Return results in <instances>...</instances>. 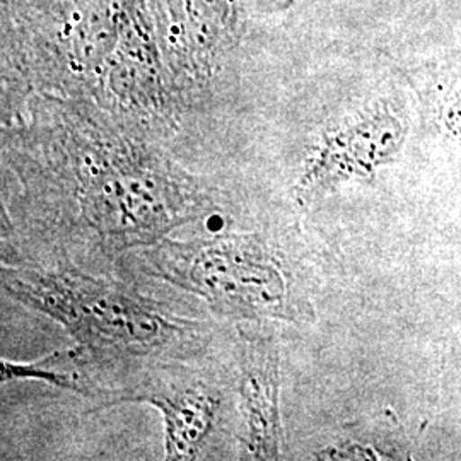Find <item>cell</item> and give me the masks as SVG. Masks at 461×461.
Returning <instances> with one entry per match:
<instances>
[{"instance_id":"1","label":"cell","mask_w":461,"mask_h":461,"mask_svg":"<svg viewBox=\"0 0 461 461\" xmlns=\"http://www.w3.org/2000/svg\"><path fill=\"white\" fill-rule=\"evenodd\" d=\"M2 150L23 217L101 257L150 247L215 211L195 176L93 99L30 96Z\"/></svg>"},{"instance_id":"2","label":"cell","mask_w":461,"mask_h":461,"mask_svg":"<svg viewBox=\"0 0 461 461\" xmlns=\"http://www.w3.org/2000/svg\"><path fill=\"white\" fill-rule=\"evenodd\" d=\"M4 59L24 95L96 101L149 0H5Z\"/></svg>"},{"instance_id":"3","label":"cell","mask_w":461,"mask_h":461,"mask_svg":"<svg viewBox=\"0 0 461 461\" xmlns=\"http://www.w3.org/2000/svg\"><path fill=\"white\" fill-rule=\"evenodd\" d=\"M2 289L62 325L87 356L146 357L198 346L202 323L167 313L116 280L68 264L2 267Z\"/></svg>"},{"instance_id":"4","label":"cell","mask_w":461,"mask_h":461,"mask_svg":"<svg viewBox=\"0 0 461 461\" xmlns=\"http://www.w3.org/2000/svg\"><path fill=\"white\" fill-rule=\"evenodd\" d=\"M142 270L203 299L236 320L306 316L282 253L257 232H221L197 240L163 238L139 255Z\"/></svg>"},{"instance_id":"5","label":"cell","mask_w":461,"mask_h":461,"mask_svg":"<svg viewBox=\"0 0 461 461\" xmlns=\"http://www.w3.org/2000/svg\"><path fill=\"white\" fill-rule=\"evenodd\" d=\"M156 40L180 104L205 93L238 43L245 0H149Z\"/></svg>"},{"instance_id":"6","label":"cell","mask_w":461,"mask_h":461,"mask_svg":"<svg viewBox=\"0 0 461 461\" xmlns=\"http://www.w3.org/2000/svg\"><path fill=\"white\" fill-rule=\"evenodd\" d=\"M146 403L163 417L165 460L202 458L222 424L226 398L211 381L194 373H163L129 392L112 396L101 409Z\"/></svg>"},{"instance_id":"7","label":"cell","mask_w":461,"mask_h":461,"mask_svg":"<svg viewBox=\"0 0 461 461\" xmlns=\"http://www.w3.org/2000/svg\"><path fill=\"white\" fill-rule=\"evenodd\" d=\"M402 137V125L392 112L376 104L323 133L320 146L304 167L297 198L313 194L352 176H366L388 161Z\"/></svg>"},{"instance_id":"8","label":"cell","mask_w":461,"mask_h":461,"mask_svg":"<svg viewBox=\"0 0 461 461\" xmlns=\"http://www.w3.org/2000/svg\"><path fill=\"white\" fill-rule=\"evenodd\" d=\"M238 413V456L241 460H279L284 445L279 347L264 335L247 337L241 344Z\"/></svg>"},{"instance_id":"9","label":"cell","mask_w":461,"mask_h":461,"mask_svg":"<svg viewBox=\"0 0 461 461\" xmlns=\"http://www.w3.org/2000/svg\"><path fill=\"white\" fill-rule=\"evenodd\" d=\"M87 352L83 347H72L67 350H57L47 354L45 357L34 363H14L11 359H0V381L2 384L11 381H43L59 390H66L70 393L91 395L93 390L84 383L79 366Z\"/></svg>"},{"instance_id":"10","label":"cell","mask_w":461,"mask_h":461,"mask_svg":"<svg viewBox=\"0 0 461 461\" xmlns=\"http://www.w3.org/2000/svg\"><path fill=\"white\" fill-rule=\"evenodd\" d=\"M436 81L449 103L451 120L461 122V49L446 55L436 64Z\"/></svg>"},{"instance_id":"11","label":"cell","mask_w":461,"mask_h":461,"mask_svg":"<svg viewBox=\"0 0 461 461\" xmlns=\"http://www.w3.org/2000/svg\"><path fill=\"white\" fill-rule=\"evenodd\" d=\"M270 2V5L274 7V9H287V7H291L293 4H296L297 0H268Z\"/></svg>"}]
</instances>
